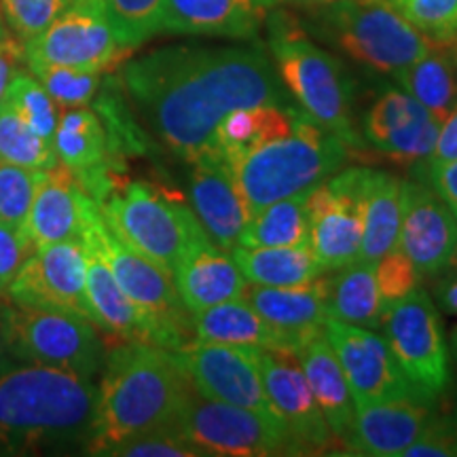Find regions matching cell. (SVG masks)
Here are the masks:
<instances>
[{
	"instance_id": "6da1fadb",
	"label": "cell",
	"mask_w": 457,
	"mask_h": 457,
	"mask_svg": "<svg viewBox=\"0 0 457 457\" xmlns=\"http://www.w3.org/2000/svg\"><path fill=\"white\" fill-rule=\"evenodd\" d=\"M121 87L153 134L188 165L219 157L216 129L236 108L295 106L253 41L155 49L125 62Z\"/></svg>"
},
{
	"instance_id": "7a4b0ae2",
	"label": "cell",
	"mask_w": 457,
	"mask_h": 457,
	"mask_svg": "<svg viewBox=\"0 0 457 457\" xmlns=\"http://www.w3.org/2000/svg\"><path fill=\"white\" fill-rule=\"evenodd\" d=\"M191 387L174 350L146 341L114 343L100 373L85 453L106 455L131 436L176 426Z\"/></svg>"
},
{
	"instance_id": "3957f363",
	"label": "cell",
	"mask_w": 457,
	"mask_h": 457,
	"mask_svg": "<svg viewBox=\"0 0 457 457\" xmlns=\"http://www.w3.org/2000/svg\"><path fill=\"white\" fill-rule=\"evenodd\" d=\"M98 386L62 369L13 364L0 373V455L87 445Z\"/></svg>"
},
{
	"instance_id": "277c9868",
	"label": "cell",
	"mask_w": 457,
	"mask_h": 457,
	"mask_svg": "<svg viewBox=\"0 0 457 457\" xmlns=\"http://www.w3.org/2000/svg\"><path fill=\"white\" fill-rule=\"evenodd\" d=\"M265 21L273 66L295 104L352 151L362 148L352 117V81L341 62L313 43L305 26L286 11H271Z\"/></svg>"
},
{
	"instance_id": "5b68a950",
	"label": "cell",
	"mask_w": 457,
	"mask_h": 457,
	"mask_svg": "<svg viewBox=\"0 0 457 457\" xmlns=\"http://www.w3.org/2000/svg\"><path fill=\"white\" fill-rule=\"evenodd\" d=\"M352 148L301 108L290 134L267 142L228 165L250 214L278 199L310 193L343 168Z\"/></svg>"
},
{
	"instance_id": "8992f818",
	"label": "cell",
	"mask_w": 457,
	"mask_h": 457,
	"mask_svg": "<svg viewBox=\"0 0 457 457\" xmlns=\"http://www.w3.org/2000/svg\"><path fill=\"white\" fill-rule=\"evenodd\" d=\"M307 26L324 41L370 71L398 79L428 49L430 38L392 7L387 0H335L305 7Z\"/></svg>"
},
{
	"instance_id": "52a82bcc",
	"label": "cell",
	"mask_w": 457,
	"mask_h": 457,
	"mask_svg": "<svg viewBox=\"0 0 457 457\" xmlns=\"http://www.w3.org/2000/svg\"><path fill=\"white\" fill-rule=\"evenodd\" d=\"M98 205L125 244L171 273L188 245L208 236L191 204L159 182L123 179Z\"/></svg>"
},
{
	"instance_id": "ba28073f",
	"label": "cell",
	"mask_w": 457,
	"mask_h": 457,
	"mask_svg": "<svg viewBox=\"0 0 457 457\" xmlns=\"http://www.w3.org/2000/svg\"><path fill=\"white\" fill-rule=\"evenodd\" d=\"M0 307L15 364L62 369L89 381L102 373L106 343L91 320L71 312L13 305L4 299Z\"/></svg>"
},
{
	"instance_id": "9c48e42d",
	"label": "cell",
	"mask_w": 457,
	"mask_h": 457,
	"mask_svg": "<svg viewBox=\"0 0 457 457\" xmlns=\"http://www.w3.org/2000/svg\"><path fill=\"white\" fill-rule=\"evenodd\" d=\"M94 233L112 276L145 318L151 341L168 350H180L195 339L193 313L180 299L174 273L125 244L106 225L100 205L94 214Z\"/></svg>"
},
{
	"instance_id": "30bf717a",
	"label": "cell",
	"mask_w": 457,
	"mask_h": 457,
	"mask_svg": "<svg viewBox=\"0 0 457 457\" xmlns=\"http://www.w3.org/2000/svg\"><path fill=\"white\" fill-rule=\"evenodd\" d=\"M176 428L205 455L225 457H273L307 455L284 421L253 409L219 403L199 394H187Z\"/></svg>"
},
{
	"instance_id": "8fae6325",
	"label": "cell",
	"mask_w": 457,
	"mask_h": 457,
	"mask_svg": "<svg viewBox=\"0 0 457 457\" xmlns=\"http://www.w3.org/2000/svg\"><path fill=\"white\" fill-rule=\"evenodd\" d=\"M379 330L411 384L430 396H441L451 379L449 345L432 296L420 286L390 303Z\"/></svg>"
},
{
	"instance_id": "7c38bea8",
	"label": "cell",
	"mask_w": 457,
	"mask_h": 457,
	"mask_svg": "<svg viewBox=\"0 0 457 457\" xmlns=\"http://www.w3.org/2000/svg\"><path fill=\"white\" fill-rule=\"evenodd\" d=\"M129 54L114 38L102 0H74L41 34L24 43L26 62L102 74L121 66Z\"/></svg>"
},
{
	"instance_id": "4fadbf2b",
	"label": "cell",
	"mask_w": 457,
	"mask_h": 457,
	"mask_svg": "<svg viewBox=\"0 0 457 457\" xmlns=\"http://www.w3.org/2000/svg\"><path fill=\"white\" fill-rule=\"evenodd\" d=\"M174 352L202 396L279 420L262 384L261 350L193 339Z\"/></svg>"
},
{
	"instance_id": "5bb4252c",
	"label": "cell",
	"mask_w": 457,
	"mask_h": 457,
	"mask_svg": "<svg viewBox=\"0 0 457 457\" xmlns=\"http://www.w3.org/2000/svg\"><path fill=\"white\" fill-rule=\"evenodd\" d=\"M324 335L345 373L356 407L400 398L430 396L411 384L394 358L384 335L377 330L328 318Z\"/></svg>"
},
{
	"instance_id": "9a60e30c",
	"label": "cell",
	"mask_w": 457,
	"mask_h": 457,
	"mask_svg": "<svg viewBox=\"0 0 457 457\" xmlns=\"http://www.w3.org/2000/svg\"><path fill=\"white\" fill-rule=\"evenodd\" d=\"M4 301L21 307L79 313L94 322L85 286L81 239H66L34 250L15 273Z\"/></svg>"
},
{
	"instance_id": "2e32d148",
	"label": "cell",
	"mask_w": 457,
	"mask_h": 457,
	"mask_svg": "<svg viewBox=\"0 0 457 457\" xmlns=\"http://www.w3.org/2000/svg\"><path fill=\"white\" fill-rule=\"evenodd\" d=\"M310 245L327 271L360 261V168L343 170L307 193Z\"/></svg>"
},
{
	"instance_id": "e0dca14e",
	"label": "cell",
	"mask_w": 457,
	"mask_h": 457,
	"mask_svg": "<svg viewBox=\"0 0 457 457\" xmlns=\"http://www.w3.org/2000/svg\"><path fill=\"white\" fill-rule=\"evenodd\" d=\"M398 248L421 278H436L451 267L457 248V216L421 179L403 180Z\"/></svg>"
},
{
	"instance_id": "ac0fdd59",
	"label": "cell",
	"mask_w": 457,
	"mask_h": 457,
	"mask_svg": "<svg viewBox=\"0 0 457 457\" xmlns=\"http://www.w3.org/2000/svg\"><path fill=\"white\" fill-rule=\"evenodd\" d=\"M261 373L273 409L307 455L341 449L320 411L295 353L261 350Z\"/></svg>"
},
{
	"instance_id": "d6986e66",
	"label": "cell",
	"mask_w": 457,
	"mask_h": 457,
	"mask_svg": "<svg viewBox=\"0 0 457 457\" xmlns=\"http://www.w3.org/2000/svg\"><path fill=\"white\" fill-rule=\"evenodd\" d=\"M362 140L375 151L407 163L428 162L438 136V119L404 89L387 87L364 114Z\"/></svg>"
},
{
	"instance_id": "ffe728a7",
	"label": "cell",
	"mask_w": 457,
	"mask_h": 457,
	"mask_svg": "<svg viewBox=\"0 0 457 457\" xmlns=\"http://www.w3.org/2000/svg\"><path fill=\"white\" fill-rule=\"evenodd\" d=\"M96 210H98V202L87 195L83 205L81 233H79L85 250V286H87L94 324L104 337L106 350L114 343L123 341L153 343L145 318L123 293L117 278L112 276L111 267H108L104 254H102L94 233Z\"/></svg>"
},
{
	"instance_id": "44dd1931",
	"label": "cell",
	"mask_w": 457,
	"mask_h": 457,
	"mask_svg": "<svg viewBox=\"0 0 457 457\" xmlns=\"http://www.w3.org/2000/svg\"><path fill=\"white\" fill-rule=\"evenodd\" d=\"M54 148L57 162L72 171L83 191L98 204L123 180L100 114L89 106L60 111Z\"/></svg>"
},
{
	"instance_id": "7402d4cb",
	"label": "cell",
	"mask_w": 457,
	"mask_h": 457,
	"mask_svg": "<svg viewBox=\"0 0 457 457\" xmlns=\"http://www.w3.org/2000/svg\"><path fill=\"white\" fill-rule=\"evenodd\" d=\"M436 415V398L413 396L358 404L347 455L403 457Z\"/></svg>"
},
{
	"instance_id": "603a6c76",
	"label": "cell",
	"mask_w": 457,
	"mask_h": 457,
	"mask_svg": "<svg viewBox=\"0 0 457 457\" xmlns=\"http://www.w3.org/2000/svg\"><path fill=\"white\" fill-rule=\"evenodd\" d=\"M244 299L282 335L288 350H296L313 337L322 335L328 313V278L320 276L299 286L248 284Z\"/></svg>"
},
{
	"instance_id": "cb8c5ba5",
	"label": "cell",
	"mask_w": 457,
	"mask_h": 457,
	"mask_svg": "<svg viewBox=\"0 0 457 457\" xmlns=\"http://www.w3.org/2000/svg\"><path fill=\"white\" fill-rule=\"evenodd\" d=\"M188 204L208 237L219 248L231 253L250 219V210L231 168L222 159L212 157L191 165Z\"/></svg>"
},
{
	"instance_id": "d4e9b609",
	"label": "cell",
	"mask_w": 457,
	"mask_h": 457,
	"mask_svg": "<svg viewBox=\"0 0 457 457\" xmlns=\"http://www.w3.org/2000/svg\"><path fill=\"white\" fill-rule=\"evenodd\" d=\"M270 0H165L162 32L254 41Z\"/></svg>"
},
{
	"instance_id": "484cf974",
	"label": "cell",
	"mask_w": 457,
	"mask_h": 457,
	"mask_svg": "<svg viewBox=\"0 0 457 457\" xmlns=\"http://www.w3.org/2000/svg\"><path fill=\"white\" fill-rule=\"evenodd\" d=\"M85 199L87 193L64 165L43 170L24 225V236L32 248L79 239Z\"/></svg>"
},
{
	"instance_id": "4316f807",
	"label": "cell",
	"mask_w": 457,
	"mask_h": 457,
	"mask_svg": "<svg viewBox=\"0 0 457 457\" xmlns=\"http://www.w3.org/2000/svg\"><path fill=\"white\" fill-rule=\"evenodd\" d=\"M174 282L193 316L219 303L239 299L248 288L231 253L219 248L208 236L188 245L174 267Z\"/></svg>"
},
{
	"instance_id": "83f0119b",
	"label": "cell",
	"mask_w": 457,
	"mask_h": 457,
	"mask_svg": "<svg viewBox=\"0 0 457 457\" xmlns=\"http://www.w3.org/2000/svg\"><path fill=\"white\" fill-rule=\"evenodd\" d=\"M295 356L299 360L307 384L312 387L313 398H316L330 432H333L337 443L341 445L343 453H347L353 417H356V400H353L350 384H347L345 373H343L327 335L322 333L303 343Z\"/></svg>"
},
{
	"instance_id": "f1b7e54d",
	"label": "cell",
	"mask_w": 457,
	"mask_h": 457,
	"mask_svg": "<svg viewBox=\"0 0 457 457\" xmlns=\"http://www.w3.org/2000/svg\"><path fill=\"white\" fill-rule=\"evenodd\" d=\"M403 180L390 171L360 168V261L377 262L398 248Z\"/></svg>"
},
{
	"instance_id": "f546056e",
	"label": "cell",
	"mask_w": 457,
	"mask_h": 457,
	"mask_svg": "<svg viewBox=\"0 0 457 457\" xmlns=\"http://www.w3.org/2000/svg\"><path fill=\"white\" fill-rule=\"evenodd\" d=\"M193 328H195V339L202 341L254 347V350L290 352L282 335L244 296L195 313Z\"/></svg>"
},
{
	"instance_id": "4dcf8cb0",
	"label": "cell",
	"mask_w": 457,
	"mask_h": 457,
	"mask_svg": "<svg viewBox=\"0 0 457 457\" xmlns=\"http://www.w3.org/2000/svg\"><path fill=\"white\" fill-rule=\"evenodd\" d=\"M296 108V104L288 108L273 104L236 108L216 129V155L227 165H233L267 142L290 134Z\"/></svg>"
},
{
	"instance_id": "1f68e13d",
	"label": "cell",
	"mask_w": 457,
	"mask_h": 457,
	"mask_svg": "<svg viewBox=\"0 0 457 457\" xmlns=\"http://www.w3.org/2000/svg\"><path fill=\"white\" fill-rule=\"evenodd\" d=\"M387 303L377 282L375 262L356 261L328 278V313L341 322L379 330Z\"/></svg>"
},
{
	"instance_id": "d6a6232c",
	"label": "cell",
	"mask_w": 457,
	"mask_h": 457,
	"mask_svg": "<svg viewBox=\"0 0 457 457\" xmlns=\"http://www.w3.org/2000/svg\"><path fill=\"white\" fill-rule=\"evenodd\" d=\"M233 261L245 282L254 286H299L324 276V270L313 254L312 245L295 248H245L236 245L231 250Z\"/></svg>"
},
{
	"instance_id": "836d02e7",
	"label": "cell",
	"mask_w": 457,
	"mask_h": 457,
	"mask_svg": "<svg viewBox=\"0 0 457 457\" xmlns=\"http://www.w3.org/2000/svg\"><path fill=\"white\" fill-rule=\"evenodd\" d=\"M237 245L245 248H295L310 245L307 193L278 199L250 214Z\"/></svg>"
},
{
	"instance_id": "e575fe53",
	"label": "cell",
	"mask_w": 457,
	"mask_h": 457,
	"mask_svg": "<svg viewBox=\"0 0 457 457\" xmlns=\"http://www.w3.org/2000/svg\"><path fill=\"white\" fill-rule=\"evenodd\" d=\"M396 81L403 89L424 104L438 123L457 102V72L449 51L443 45L432 43L415 64H411Z\"/></svg>"
},
{
	"instance_id": "d590c367",
	"label": "cell",
	"mask_w": 457,
	"mask_h": 457,
	"mask_svg": "<svg viewBox=\"0 0 457 457\" xmlns=\"http://www.w3.org/2000/svg\"><path fill=\"white\" fill-rule=\"evenodd\" d=\"M0 159L37 171L60 163L54 145L28 128V123L7 102H0Z\"/></svg>"
},
{
	"instance_id": "8d00e7d4",
	"label": "cell",
	"mask_w": 457,
	"mask_h": 457,
	"mask_svg": "<svg viewBox=\"0 0 457 457\" xmlns=\"http://www.w3.org/2000/svg\"><path fill=\"white\" fill-rule=\"evenodd\" d=\"M163 3L165 0H102L114 38L128 51L162 32Z\"/></svg>"
},
{
	"instance_id": "74e56055",
	"label": "cell",
	"mask_w": 457,
	"mask_h": 457,
	"mask_svg": "<svg viewBox=\"0 0 457 457\" xmlns=\"http://www.w3.org/2000/svg\"><path fill=\"white\" fill-rule=\"evenodd\" d=\"M13 111L28 123V128L37 131L43 140L54 145V136L60 119V106L45 91L41 83L37 81L32 72L17 71L11 79L4 100Z\"/></svg>"
},
{
	"instance_id": "f35d334b",
	"label": "cell",
	"mask_w": 457,
	"mask_h": 457,
	"mask_svg": "<svg viewBox=\"0 0 457 457\" xmlns=\"http://www.w3.org/2000/svg\"><path fill=\"white\" fill-rule=\"evenodd\" d=\"M26 64L28 71L37 77V81L43 85L45 91L60 106V111L89 106L100 91L102 72L45 64V62H26Z\"/></svg>"
},
{
	"instance_id": "ab89813d",
	"label": "cell",
	"mask_w": 457,
	"mask_h": 457,
	"mask_svg": "<svg viewBox=\"0 0 457 457\" xmlns=\"http://www.w3.org/2000/svg\"><path fill=\"white\" fill-rule=\"evenodd\" d=\"M38 176L41 171L0 159V227L24 231Z\"/></svg>"
},
{
	"instance_id": "60d3db41",
	"label": "cell",
	"mask_w": 457,
	"mask_h": 457,
	"mask_svg": "<svg viewBox=\"0 0 457 457\" xmlns=\"http://www.w3.org/2000/svg\"><path fill=\"white\" fill-rule=\"evenodd\" d=\"M415 30L432 43H447L457 34V0H387Z\"/></svg>"
},
{
	"instance_id": "b9f144b4",
	"label": "cell",
	"mask_w": 457,
	"mask_h": 457,
	"mask_svg": "<svg viewBox=\"0 0 457 457\" xmlns=\"http://www.w3.org/2000/svg\"><path fill=\"white\" fill-rule=\"evenodd\" d=\"M108 457H205L176 426L142 432L106 451Z\"/></svg>"
},
{
	"instance_id": "7bdbcfd3",
	"label": "cell",
	"mask_w": 457,
	"mask_h": 457,
	"mask_svg": "<svg viewBox=\"0 0 457 457\" xmlns=\"http://www.w3.org/2000/svg\"><path fill=\"white\" fill-rule=\"evenodd\" d=\"M72 3L74 0H0V7L11 30L28 43L41 34L57 15L64 13Z\"/></svg>"
},
{
	"instance_id": "ee69618b",
	"label": "cell",
	"mask_w": 457,
	"mask_h": 457,
	"mask_svg": "<svg viewBox=\"0 0 457 457\" xmlns=\"http://www.w3.org/2000/svg\"><path fill=\"white\" fill-rule=\"evenodd\" d=\"M375 273L377 282H379V290L387 305L403 299L409 293H413L415 288H420L421 279H424L417 273L415 265L409 261V256L400 248L390 250L384 259L377 261Z\"/></svg>"
},
{
	"instance_id": "f6af8a7d",
	"label": "cell",
	"mask_w": 457,
	"mask_h": 457,
	"mask_svg": "<svg viewBox=\"0 0 457 457\" xmlns=\"http://www.w3.org/2000/svg\"><path fill=\"white\" fill-rule=\"evenodd\" d=\"M403 457H457V407L432 417Z\"/></svg>"
},
{
	"instance_id": "bcb514c9",
	"label": "cell",
	"mask_w": 457,
	"mask_h": 457,
	"mask_svg": "<svg viewBox=\"0 0 457 457\" xmlns=\"http://www.w3.org/2000/svg\"><path fill=\"white\" fill-rule=\"evenodd\" d=\"M34 253L24 231L0 227V301L7 296V290L13 282L15 273L24 265V261Z\"/></svg>"
},
{
	"instance_id": "7dc6e473",
	"label": "cell",
	"mask_w": 457,
	"mask_h": 457,
	"mask_svg": "<svg viewBox=\"0 0 457 457\" xmlns=\"http://www.w3.org/2000/svg\"><path fill=\"white\" fill-rule=\"evenodd\" d=\"M420 176H424V182H428L434 191L441 195L445 204L453 210L457 216V159L453 162H443V163H415ZM417 179V176H415Z\"/></svg>"
},
{
	"instance_id": "c3c4849f",
	"label": "cell",
	"mask_w": 457,
	"mask_h": 457,
	"mask_svg": "<svg viewBox=\"0 0 457 457\" xmlns=\"http://www.w3.org/2000/svg\"><path fill=\"white\" fill-rule=\"evenodd\" d=\"M457 159V102L447 112V117L438 123V136L434 142V151L426 163H443Z\"/></svg>"
},
{
	"instance_id": "681fc988",
	"label": "cell",
	"mask_w": 457,
	"mask_h": 457,
	"mask_svg": "<svg viewBox=\"0 0 457 457\" xmlns=\"http://www.w3.org/2000/svg\"><path fill=\"white\" fill-rule=\"evenodd\" d=\"M20 57L21 51L13 38L7 37L4 41H0V102L4 100V91H7L11 79L15 77Z\"/></svg>"
},
{
	"instance_id": "f907efd6",
	"label": "cell",
	"mask_w": 457,
	"mask_h": 457,
	"mask_svg": "<svg viewBox=\"0 0 457 457\" xmlns=\"http://www.w3.org/2000/svg\"><path fill=\"white\" fill-rule=\"evenodd\" d=\"M434 303L438 310L457 318V270L438 279L434 286Z\"/></svg>"
},
{
	"instance_id": "816d5d0a",
	"label": "cell",
	"mask_w": 457,
	"mask_h": 457,
	"mask_svg": "<svg viewBox=\"0 0 457 457\" xmlns=\"http://www.w3.org/2000/svg\"><path fill=\"white\" fill-rule=\"evenodd\" d=\"M13 358L9 353V343H7V328H4V318H3V307H0V373L13 367Z\"/></svg>"
},
{
	"instance_id": "f5cc1de1",
	"label": "cell",
	"mask_w": 457,
	"mask_h": 457,
	"mask_svg": "<svg viewBox=\"0 0 457 457\" xmlns=\"http://www.w3.org/2000/svg\"><path fill=\"white\" fill-rule=\"evenodd\" d=\"M271 4L286 3V4H296V7H318V4H328L335 3V0H270Z\"/></svg>"
},
{
	"instance_id": "db71d44e",
	"label": "cell",
	"mask_w": 457,
	"mask_h": 457,
	"mask_svg": "<svg viewBox=\"0 0 457 457\" xmlns=\"http://www.w3.org/2000/svg\"><path fill=\"white\" fill-rule=\"evenodd\" d=\"M447 345H449V356L453 358L455 362H457V324H455L453 328H451V333H449V343H447Z\"/></svg>"
},
{
	"instance_id": "11a10c76",
	"label": "cell",
	"mask_w": 457,
	"mask_h": 457,
	"mask_svg": "<svg viewBox=\"0 0 457 457\" xmlns=\"http://www.w3.org/2000/svg\"><path fill=\"white\" fill-rule=\"evenodd\" d=\"M443 47L449 51V55H451V60H453V66H455V72H457V34L453 38H451V41H447V43H443Z\"/></svg>"
},
{
	"instance_id": "9f6ffc18",
	"label": "cell",
	"mask_w": 457,
	"mask_h": 457,
	"mask_svg": "<svg viewBox=\"0 0 457 457\" xmlns=\"http://www.w3.org/2000/svg\"><path fill=\"white\" fill-rule=\"evenodd\" d=\"M9 34H7V30H4V26L0 24V41H4V38H7Z\"/></svg>"
},
{
	"instance_id": "6f0895ef",
	"label": "cell",
	"mask_w": 457,
	"mask_h": 457,
	"mask_svg": "<svg viewBox=\"0 0 457 457\" xmlns=\"http://www.w3.org/2000/svg\"><path fill=\"white\" fill-rule=\"evenodd\" d=\"M449 270H457V248H455V254H453V261H451V267Z\"/></svg>"
}]
</instances>
